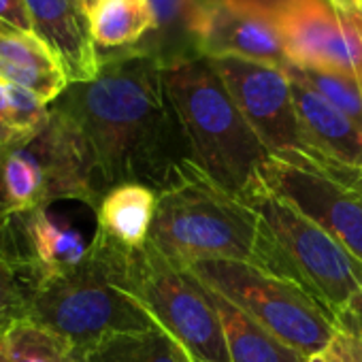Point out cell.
I'll return each mask as SVG.
<instances>
[{"mask_svg":"<svg viewBox=\"0 0 362 362\" xmlns=\"http://www.w3.org/2000/svg\"><path fill=\"white\" fill-rule=\"evenodd\" d=\"M100 56L98 77L71 83L52 107L83 136L100 197L122 184H143L158 192L192 160L164 88L162 62L136 49Z\"/></svg>","mask_w":362,"mask_h":362,"instance_id":"6da1fadb","label":"cell"},{"mask_svg":"<svg viewBox=\"0 0 362 362\" xmlns=\"http://www.w3.org/2000/svg\"><path fill=\"white\" fill-rule=\"evenodd\" d=\"M147 241L184 269L197 262L228 260L292 279L262 216L243 197L222 188L192 160L181 164L168 184L158 190Z\"/></svg>","mask_w":362,"mask_h":362,"instance_id":"7a4b0ae2","label":"cell"},{"mask_svg":"<svg viewBox=\"0 0 362 362\" xmlns=\"http://www.w3.org/2000/svg\"><path fill=\"white\" fill-rule=\"evenodd\" d=\"M128 252L96 230L79 264L41 284L28 320L62 337L75 354L111 334L160 328L132 290Z\"/></svg>","mask_w":362,"mask_h":362,"instance_id":"3957f363","label":"cell"},{"mask_svg":"<svg viewBox=\"0 0 362 362\" xmlns=\"http://www.w3.org/2000/svg\"><path fill=\"white\" fill-rule=\"evenodd\" d=\"M166 94L184 126L192 162L233 194L245 197L271 151L252 130L209 58L162 64Z\"/></svg>","mask_w":362,"mask_h":362,"instance_id":"277c9868","label":"cell"},{"mask_svg":"<svg viewBox=\"0 0 362 362\" xmlns=\"http://www.w3.org/2000/svg\"><path fill=\"white\" fill-rule=\"evenodd\" d=\"M100 199L83 136L54 107L41 130L0 145V220L56 201H81L96 211Z\"/></svg>","mask_w":362,"mask_h":362,"instance_id":"5b68a950","label":"cell"},{"mask_svg":"<svg viewBox=\"0 0 362 362\" xmlns=\"http://www.w3.org/2000/svg\"><path fill=\"white\" fill-rule=\"evenodd\" d=\"M243 199L273 233L292 281L328 309L339 330L362 337V262L294 205L264 188L260 177Z\"/></svg>","mask_w":362,"mask_h":362,"instance_id":"8992f818","label":"cell"},{"mask_svg":"<svg viewBox=\"0 0 362 362\" xmlns=\"http://www.w3.org/2000/svg\"><path fill=\"white\" fill-rule=\"evenodd\" d=\"M188 269L205 288L233 303L305 358L322 354L339 332L328 309L292 279L228 260L197 262Z\"/></svg>","mask_w":362,"mask_h":362,"instance_id":"52a82bcc","label":"cell"},{"mask_svg":"<svg viewBox=\"0 0 362 362\" xmlns=\"http://www.w3.org/2000/svg\"><path fill=\"white\" fill-rule=\"evenodd\" d=\"M262 186L294 205L362 262V168L307 149L271 153L258 173Z\"/></svg>","mask_w":362,"mask_h":362,"instance_id":"ba28073f","label":"cell"},{"mask_svg":"<svg viewBox=\"0 0 362 362\" xmlns=\"http://www.w3.org/2000/svg\"><path fill=\"white\" fill-rule=\"evenodd\" d=\"M132 290L160 328L184 345L194 362H230L211 292L160 254L149 241L128 252Z\"/></svg>","mask_w":362,"mask_h":362,"instance_id":"9c48e42d","label":"cell"},{"mask_svg":"<svg viewBox=\"0 0 362 362\" xmlns=\"http://www.w3.org/2000/svg\"><path fill=\"white\" fill-rule=\"evenodd\" d=\"M275 26L288 64L351 75L362 83V37L330 0H230Z\"/></svg>","mask_w":362,"mask_h":362,"instance_id":"30bf717a","label":"cell"},{"mask_svg":"<svg viewBox=\"0 0 362 362\" xmlns=\"http://www.w3.org/2000/svg\"><path fill=\"white\" fill-rule=\"evenodd\" d=\"M211 64L271 153L303 149L292 83L281 66L233 56L211 58Z\"/></svg>","mask_w":362,"mask_h":362,"instance_id":"8fae6325","label":"cell"},{"mask_svg":"<svg viewBox=\"0 0 362 362\" xmlns=\"http://www.w3.org/2000/svg\"><path fill=\"white\" fill-rule=\"evenodd\" d=\"M192 39L203 58H245L286 66L288 58L275 26L260 11L230 0H199Z\"/></svg>","mask_w":362,"mask_h":362,"instance_id":"7c38bea8","label":"cell"},{"mask_svg":"<svg viewBox=\"0 0 362 362\" xmlns=\"http://www.w3.org/2000/svg\"><path fill=\"white\" fill-rule=\"evenodd\" d=\"M30 30L54 52L69 83H86L98 77L103 56L90 30L83 0H24Z\"/></svg>","mask_w":362,"mask_h":362,"instance_id":"4fadbf2b","label":"cell"},{"mask_svg":"<svg viewBox=\"0 0 362 362\" xmlns=\"http://www.w3.org/2000/svg\"><path fill=\"white\" fill-rule=\"evenodd\" d=\"M290 83L303 149L362 168V130L303 81L290 77Z\"/></svg>","mask_w":362,"mask_h":362,"instance_id":"5bb4252c","label":"cell"},{"mask_svg":"<svg viewBox=\"0 0 362 362\" xmlns=\"http://www.w3.org/2000/svg\"><path fill=\"white\" fill-rule=\"evenodd\" d=\"M0 81L54 105L71 86L54 52L33 33L0 22Z\"/></svg>","mask_w":362,"mask_h":362,"instance_id":"9a60e30c","label":"cell"},{"mask_svg":"<svg viewBox=\"0 0 362 362\" xmlns=\"http://www.w3.org/2000/svg\"><path fill=\"white\" fill-rule=\"evenodd\" d=\"M13 218L33 262L41 269L45 279L73 269L90 252L86 237L73 224L49 214L47 207L33 209Z\"/></svg>","mask_w":362,"mask_h":362,"instance_id":"2e32d148","label":"cell"},{"mask_svg":"<svg viewBox=\"0 0 362 362\" xmlns=\"http://www.w3.org/2000/svg\"><path fill=\"white\" fill-rule=\"evenodd\" d=\"M45 275L33 262L16 218L0 220V317L28 320Z\"/></svg>","mask_w":362,"mask_h":362,"instance_id":"e0dca14e","label":"cell"},{"mask_svg":"<svg viewBox=\"0 0 362 362\" xmlns=\"http://www.w3.org/2000/svg\"><path fill=\"white\" fill-rule=\"evenodd\" d=\"M158 192L143 184H122L105 192L96 209V230L124 250L147 243Z\"/></svg>","mask_w":362,"mask_h":362,"instance_id":"ac0fdd59","label":"cell"},{"mask_svg":"<svg viewBox=\"0 0 362 362\" xmlns=\"http://www.w3.org/2000/svg\"><path fill=\"white\" fill-rule=\"evenodd\" d=\"M88 20L100 54L132 49L156 30L151 0H92Z\"/></svg>","mask_w":362,"mask_h":362,"instance_id":"d6986e66","label":"cell"},{"mask_svg":"<svg viewBox=\"0 0 362 362\" xmlns=\"http://www.w3.org/2000/svg\"><path fill=\"white\" fill-rule=\"evenodd\" d=\"M211 296L222 322L230 362H305L307 360L296 349H292L275 334H271L267 328H262L258 322H254L247 313L237 309L233 303L218 296L216 292H211Z\"/></svg>","mask_w":362,"mask_h":362,"instance_id":"ffe728a7","label":"cell"},{"mask_svg":"<svg viewBox=\"0 0 362 362\" xmlns=\"http://www.w3.org/2000/svg\"><path fill=\"white\" fill-rule=\"evenodd\" d=\"M75 356L83 362H194L190 351L164 328L111 334Z\"/></svg>","mask_w":362,"mask_h":362,"instance_id":"44dd1931","label":"cell"},{"mask_svg":"<svg viewBox=\"0 0 362 362\" xmlns=\"http://www.w3.org/2000/svg\"><path fill=\"white\" fill-rule=\"evenodd\" d=\"M73 347L49 328L18 320L0 334V362H71Z\"/></svg>","mask_w":362,"mask_h":362,"instance_id":"7402d4cb","label":"cell"},{"mask_svg":"<svg viewBox=\"0 0 362 362\" xmlns=\"http://www.w3.org/2000/svg\"><path fill=\"white\" fill-rule=\"evenodd\" d=\"M284 71L290 77L309 86L313 92H317L339 111H343L362 130V83L356 77L343 73H330V71L298 69L292 64H286Z\"/></svg>","mask_w":362,"mask_h":362,"instance_id":"603a6c76","label":"cell"},{"mask_svg":"<svg viewBox=\"0 0 362 362\" xmlns=\"http://www.w3.org/2000/svg\"><path fill=\"white\" fill-rule=\"evenodd\" d=\"M328 362H362V337L339 330L324 349Z\"/></svg>","mask_w":362,"mask_h":362,"instance_id":"cb8c5ba5","label":"cell"},{"mask_svg":"<svg viewBox=\"0 0 362 362\" xmlns=\"http://www.w3.org/2000/svg\"><path fill=\"white\" fill-rule=\"evenodd\" d=\"M0 22L22 30H30V18L24 0H0Z\"/></svg>","mask_w":362,"mask_h":362,"instance_id":"d4e9b609","label":"cell"},{"mask_svg":"<svg viewBox=\"0 0 362 362\" xmlns=\"http://www.w3.org/2000/svg\"><path fill=\"white\" fill-rule=\"evenodd\" d=\"M9 141H16L11 122H9V98H7V86L0 81V145Z\"/></svg>","mask_w":362,"mask_h":362,"instance_id":"484cf974","label":"cell"},{"mask_svg":"<svg viewBox=\"0 0 362 362\" xmlns=\"http://www.w3.org/2000/svg\"><path fill=\"white\" fill-rule=\"evenodd\" d=\"M330 3L354 24V28L362 37V0H330Z\"/></svg>","mask_w":362,"mask_h":362,"instance_id":"4316f807","label":"cell"},{"mask_svg":"<svg viewBox=\"0 0 362 362\" xmlns=\"http://www.w3.org/2000/svg\"><path fill=\"white\" fill-rule=\"evenodd\" d=\"M305 362H328V358L324 356V351L322 354H313V356H309Z\"/></svg>","mask_w":362,"mask_h":362,"instance_id":"83f0119b","label":"cell"},{"mask_svg":"<svg viewBox=\"0 0 362 362\" xmlns=\"http://www.w3.org/2000/svg\"><path fill=\"white\" fill-rule=\"evenodd\" d=\"M11 324H13V322H9V320H5V317H0V334H3Z\"/></svg>","mask_w":362,"mask_h":362,"instance_id":"f1b7e54d","label":"cell"},{"mask_svg":"<svg viewBox=\"0 0 362 362\" xmlns=\"http://www.w3.org/2000/svg\"><path fill=\"white\" fill-rule=\"evenodd\" d=\"M71 362H83V360H81L79 356H73V360H71Z\"/></svg>","mask_w":362,"mask_h":362,"instance_id":"f546056e","label":"cell"},{"mask_svg":"<svg viewBox=\"0 0 362 362\" xmlns=\"http://www.w3.org/2000/svg\"><path fill=\"white\" fill-rule=\"evenodd\" d=\"M92 3V0H83V5H86V9H88V5Z\"/></svg>","mask_w":362,"mask_h":362,"instance_id":"4dcf8cb0","label":"cell"}]
</instances>
